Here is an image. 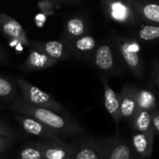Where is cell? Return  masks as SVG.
I'll return each mask as SVG.
<instances>
[{"label":"cell","instance_id":"484cf974","mask_svg":"<svg viewBox=\"0 0 159 159\" xmlns=\"http://www.w3.org/2000/svg\"><path fill=\"white\" fill-rule=\"evenodd\" d=\"M15 140L16 139L0 135V153H4L7 151L12 146Z\"/></svg>","mask_w":159,"mask_h":159},{"label":"cell","instance_id":"8fae6325","mask_svg":"<svg viewBox=\"0 0 159 159\" xmlns=\"http://www.w3.org/2000/svg\"><path fill=\"white\" fill-rule=\"evenodd\" d=\"M141 22L159 25V3L153 0H129Z\"/></svg>","mask_w":159,"mask_h":159},{"label":"cell","instance_id":"d6986e66","mask_svg":"<svg viewBox=\"0 0 159 159\" xmlns=\"http://www.w3.org/2000/svg\"><path fill=\"white\" fill-rule=\"evenodd\" d=\"M87 32L86 22L82 18L75 17L66 22V33L72 39H76L84 35Z\"/></svg>","mask_w":159,"mask_h":159},{"label":"cell","instance_id":"7402d4cb","mask_svg":"<svg viewBox=\"0 0 159 159\" xmlns=\"http://www.w3.org/2000/svg\"><path fill=\"white\" fill-rule=\"evenodd\" d=\"M20 159H43V152L38 143L27 144L19 152Z\"/></svg>","mask_w":159,"mask_h":159},{"label":"cell","instance_id":"52a82bcc","mask_svg":"<svg viewBox=\"0 0 159 159\" xmlns=\"http://www.w3.org/2000/svg\"><path fill=\"white\" fill-rule=\"evenodd\" d=\"M139 87L127 83L119 93L121 117L128 124H130L137 111V91Z\"/></svg>","mask_w":159,"mask_h":159},{"label":"cell","instance_id":"f1b7e54d","mask_svg":"<svg viewBox=\"0 0 159 159\" xmlns=\"http://www.w3.org/2000/svg\"><path fill=\"white\" fill-rule=\"evenodd\" d=\"M1 58H2V51L0 50V59H1Z\"/></svg>","mask_w":159,"mask_h":159},{"label":"cell","instance_id":"30bf717a","mask_svg":"<svg viewBox=\"0 0 159 159\" xmlns=\"http://www.w3.org/2000/svg\"><path fill=\"white\" fill-rule=\"evenodd\" d=\"M102 84L103 87V99H104V106L106 111L112 116L116 126V132H119L118 126L120 121L122 120L121 113H120V102H119V93H116L109 85L108 78L105 75H101Z\"/></svg>","mask_w":159,"mask_h":159},{"label":"cell","instance_id":"7c38bea8","mask_svg":"<svg viewBox=\"0 0 159 159\" xmlns=\"http://www.w3.org/2000/svg\"><path fill=\"white\" fill-rule=\"evenodd\" d=\"M0 29L7 38L24 46L29 45L23 27L18 20L8 15L0 13Z\"/></svg>","mask_w":159,"mask_h":159},{"label":"cell","instance_id":"83f0119b","mask_svg":"<svg viewBox=\"0 0 159 159\" xmlns=\"http://www.w3.org/2000/svg\"><path fill=\"white\" fill-rule=\"evenodd\" d=\"M64 159H75L74 157H66V158Z\"/></svg>","mask_w":159,"mask_h":159},{"label":"cell","instance_id":"ac0fdd59","mask_svg":"<svg viewBox=\"0 0 159 159\" xmlns=\"http://www.w3.org/2000/svg\"><path fill=\"white\" fill-rule=\"evenodd\" d=\"M137 108L150 113L158 109L157 101L154 92L145 88H139L137 91Z\"/></svg>","mask_w":159,"mask_h":159},{"label":"cell","instance_id":"6da1fadb","mask_svg":"<svg viewBox=\"0 0 159 159\" xmlns=\"http://www.w3.org/2000/svg\"><path fill=\"white\" fill-rule=\"evenodd\" d=\"M9 107L17 114L36 119L59 135L83 136L86 134V130L70 116H64L48 108L33 105L25 102L22 98H15Z\"/></svg>","mask_w":159,"mask_h":159},{"label":"cell","instance_id":"cb8c5ba5","mask_svg":"<svg viewBox=\"0 0 159 159\" xmlns=\"http://www.w3.org/2000/svg\"><path fill=\"white\" fill-rule=\"evenodd\" d=\"M151 78L153 84L159 91V60L155 59L151 63Z\"/></svg>","mask_w":159,"mask_h":159},{"label":"cell","instance_id":"ffe728a7","mask_svg":"<svg viewBox=\"0 0 159 159\" xmlns=\"http://www.w3.org/2000/svg\"><path fill=\"white\" fill-rule=\"evenodd\" d=\"M136 38L142 42H154L159 40V25L144 24L136 32Z\"/></svg>","mask_w":159,"mask_h":159},{"label":"cell","instance_id":"277c9868","mask_svg":"<svg viewBox=\"0 0 159 159\" xmlns=\"http://www.w3.org/2000/svg\"><path fill=\"white\" fill-rule=\"evenodd\" d=\"M107 17L113 21L127 25L137 26L141 20L129 0H102Z\"/></svg>","mask_w":159,"mask_h":159},{"label":"cell","instance_id":"5bb4252c","mask_svg":"<svg viewBox=\"0 0 159 159\" xmlns=\"http://www.w3.org/2000/svg\"><path fill=\"white\" fill-rule=\"evenodd\" d=\"M57 62V60L49 57L43 50L34 46L22 64V69L25 71H39L52 67Z\"/></svg>","mask_w":159,"mask_h":159},{"label":"cell","instance_id":"2e32d148","mask_svg":"<svg viewBox=\"0 0 159 159\" xmlns=\"http://www.w3.org/2000/svg\"><path fill=\"white\" fill-rule=\"evenodd\" d=\"M129 125L135 132L155 133L153 129L152 115L148 111L137 109Z\"/></svg>","mask_w":159,"mask_h":159},{"label":"cell","instance_id":"5b68a950","mask_svg":"<svg viewBox=\"0 0 159 159\" xmlns=\"http://www.w3.org/2000/svg\"><path fill=\"white\" fill-rule=\"evenodd\" d=\"M104 159H143L133 150L130 142L116 132L115 137L99 139Z\"/></svg>","mask_w":159,"mask_h":159},{"label":"cell","instance_id":"8992f818","mask_svg":"<svg viewBox=\"0 0 159 159\" xmlns=\"http://www.w3.org/2000/svg\"><path fill=\"white\" fill-rule=\"evenodd\" d=\"M15 116L26 133L34 137L41 138L43 141H62L61 135H59L57 132H55L46 125L42 124L41 122L37 121L36 119L20 114H17Z\"/></svg>","mask_w":159,"mask_h":159},{"label":"cell","instance_id":"4fadbf2b","mask_svg":"<svg viewBox=\"0 0 159 159\" xmlns=\"http://www.w3.org/2000/svg\"><path fill=\"white\" fill-rule=\"evenodd\" d=\"M39 143L43 152V159H64L74 156L73 145L64 140L60 142L43 141Z\"/></svg>","mask_w":159,"mask_h":159},{"label":"cell","instance_id":"7a4b0ae2","mask_svg":"<svg viewBox=\"0 0 159 159\" xmlns=\"http://www.w3.org/2000/svg\"><path fill=\"white\" fill-rule=\"evenodd\" d=\"M16 83L20 89L22 99L35 106L43 107V108H48L50 109L56 113L64 115V116H69L68 112L64 109V107L60 104L51 95L48 93L41 90L37 87L30 84L23 78H18L16 79Z\"/></svg>","mask_w":159,"mask_h":159},{"label":"cell","instance_id":"ba28073f","mask_svg":"<svg viewBox=\"0 0 159 159\" xmlns=\"http://www.w3.org/2000/svg\"><path fill=\"white\" fill-rule=\"evenodd\" d=\"M93 62L97 69L104 74L117 75V70L116 66V57L113 47L108 43L100 45L93 54Z\"/></svg>","mask_w":159,"mask_h":159},{"label":"cell","instance_id":"603a6c76","mask_svg":"<svg viewBox=\"0 0 159 159\" xmlns=\"http://www.w3.org/2000/svg\"><path fill=\"white\" fill-rule=\"evenodd\" d=\"M15 95H16V89L14 85L8 79L0 76V99L14 100Z\"/></svg>","mask_w":159,"mask_h":159},{"label":"cell","instance_id":"e0dca14e","mask_svg":"<svg viewBox=\"0 0 159 159\" xmlns=\"http://www.w3.org/2000/svg\"><path fill=\"white\" fill-rule=\"evenodd\" d=\"M34 47L43 50L49 57L61 61L68 58V50L65 45L61 41H48L35 43Z\"/></svg>","mask_w":159,"mask_h":159},{"label":"cell","instance_id":"9a60e30c","mask_svg":"<svg viewBox=\"0 0 159 159\" xmlns=\"http://www.w3.org/2000/svg\"><path fill=\"white\" fill-rule=\"evenodd\" d=\"M155 133L135 132L130 139V144L135 153L143 159H149L153 154Z\"/></svg>","mask_w":159,"mask_h":159},{"label":"cell","instance_id":"3957f363","mask_svg":"<svg viewBox=\"0 0 159 159\" xmlns=\"http://www.w3.org/2000/svg\"><path fill=\"white\" fill-rule=\"evenodd\" d=\"M117 50L122 61L127 68L139 79L144 77L145 69L139 44L130 38H119L117 43Z\"/></svg>","mask_w":159,"mask_h":159},{"label":"cell","instance_id":"9c48e42d","mask_svg":"<svg viewBox=\"0 0 159 159\" xmlns=\"http://www.w3.org/2000/svg\"><path fill=\"white\" fill-rule=\"evenodd\" d=\"M73 145L75 159H104L103 151L99 139L84 138Z\"/></svg>","mask_w":159,"mask_h":159},{"label":"cell","instance_id":"d4e9b609","mask_svg":"<svg viewBox=\"0 0 159 159\" xmlns=\"http://www.w3.org/2000/svg\"><path fill=\"white\" fill-rule=\"evenodd\" d=\"M0 135L10 137L13 139L17 138V132L11 127H9L8 125L5 124L2 121H0Z\"/></svg>","mask_w":159,"mask_h":159},{"label":"cell","instance_id":"44dd1931","mask_svg":"<svg viewBox=\"0 0 159 159\" xmlns=\"http://www.w3.org/2000/svg\"><path fill=\"white\" fill-rule=\"evenodd\" d=\"M75 50L81 53H91L95 50L97 43L95 38L92 35L84 34L76 39L73 43Z\"/></svg>","mask_w":159,"mask_h":159},{"label":"cell","instance_id":"4316f807","mask_svg":"<svg viewBox=\"0 0 159 159\" xmlns=\"http://www.w3.org/2000/svg\"><path fill=\"white\" fill-rule=\"evenodd\" d=\"M152 121H153V129L156 135H159V109L151 113Z\"/></svg>","mask_w":159,"mask_h":159}]
</instances>
